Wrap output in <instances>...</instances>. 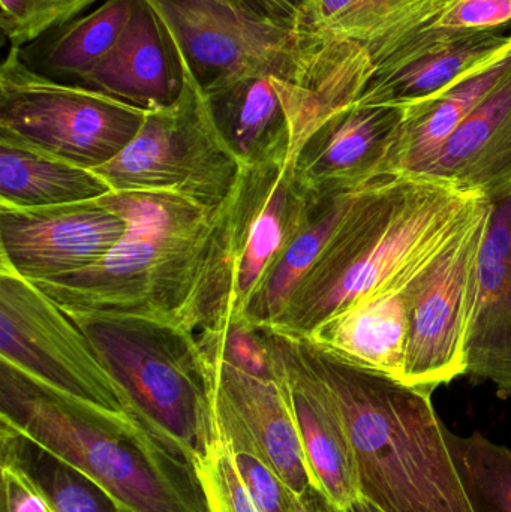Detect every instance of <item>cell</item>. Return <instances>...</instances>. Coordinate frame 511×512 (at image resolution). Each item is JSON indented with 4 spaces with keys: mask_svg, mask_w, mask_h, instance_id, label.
Returning a JSON list of instances; mask_svg holds the SVG:
<instances>
[{
    "mask_svg": "<svg viewBox=\"0 0 511 512\" xmlns=\"http://www.w3.org/2000/svg\"><path fill=\"white\" fill-rule=\"evenodd\" d=\"M149 111L80 84L62 83L9 48L0 66V140L96 170L134 140Z\"/></svg>",
    "mask_w": 511,
    "mask_h": 512,
    "instance_id": "obj_6",
    "label": "cell"
},
{
    "mask_svg": "<svg viewBox=\"0 0 511 512\" xmlns=\"http://www.w3.org/2000/svg\"><path fill=\"white\" fill-rule=\"evenodd\" d=\"M144 2L164 24L183 68L204 93L267 74L308 89L317 51L299 20L255 14L231 0Z\"/></svg>",
    "mask_w": 511,
    "mask_h": 512,
    "instance_id": "obj_7",
    "label": "cell"
},
{
    "mask_svg": "<svg viewBox=\"0 0 511 512\" xmlns=\"http://www.w3.org/2000/svg\"><path fill=\"white\" fill-rule=\"evenodd\" d=\"M488 200L429 174H389L369 183L270 328L311 336L339 310L413 273Z\"/></svg>",
    "mask_w": 511,
    "mask_h": 512,
    "instance_id": "obj_2",
    "label": "cell"
},
{
    "mask_svg": "<svg viewBox=\"0 0 511 512\" xmlns=\"http://www.w3.org/2000/svg\"><path fill=\"white\" fill-rule=\"evenodd\" d=\"M128 231L102 261L35 283L68 315L122 316L167 322L195 336L228 318L225 225L228 200L203 206L174 192H111Z\"/></svg>",
    "mask_w": 511,
    "mask_h": 512,
    "instance_id": "obj_1",
    "label": "cell"
},
{
    "mask_svg": "<svg viewBox=\"0 0 511 512\" xmlns=\"http://www.w3.org/2000/svg\"><path fill=\"white\" fill-rule=\"evenodd\" d=\"M219 134L245 167L309 135L326 119L311 90L278 75H254L206 93Z\"/></svg>",
    "mask_w": 511,
    "mask_h": 512,
    "instance_id": "obj_17",
    "label": "cell"
},
{
    "mask_svg": "<svg viewBox=\"0 0 511 512\" xmlns=\"http://www.w3.org/2000/svg\"><path fill=\"white\" fill-rule=\"evenodd\" d=\"M306 140V135H299L285 149L243 168L236 189L228 198L227 322L243 319L267 271L320 200L297 176V155Z\"/></svg>",
    "mask_w": 511,
    "mask_h": 512,
    "instance_id": "obj_11",
    "label": "cell"
},
{
    "mask_svg": "<svg viewBox=\"0 0 511 512\" xmlns=\"http://www.w3.org/2000/svg\"><path fill=\"white\" fill-rule=\"evenodd\" d=\"M78 84L152 111L179 98L185 75L164 24L144 0H137L116 47Z\"/></svg>",
    "mask_w": 511,
    "mask_h": 512,
    "instance_id": "obj_19",
    "label": "cell"
},
{
    "mask_svg": "<svg viewBox=\"0 0 511 512\" xmlns=\"http://www.w3.org/2000/svg\"><path fill=\"white\" fill-rule=\"evenodd\" d=\"M0 360L75 402L144 429L132 414L122 388L71 316L35 283L2 265Z\"/></svg>",
    "mask_w": 511,
    "mask_h": 512,
    "instance_id": "obj_9",
    "label": "cell"
},
{
    "mask_svg": "<svg viewBox=\"0 0 511 512\" xmlns=\"http://www.w3.org/2000/svg\"><path fill=\"white\" fill-rule=\"evenodd\" d=\"M293 339L341 406L359 499L380 512H476L432 403L434 391L363 369L306 337Z\"/></svg>",
    "mask_w": 511,
    "mask_h": 512,
    "instance_id": "obj_3",
    "label": "cell"
},
{
    "mask_svg": "<svg viewBox=\"0 0 511 512\" xmlns=\"http://www.w3.org/2000/svg\"><path fill=\"white\" fill-rule=\"evenodd\" d=\"M335 512H350L348 510H341V508L336 507Z\"/></svg>",
    "mask_w": 511,
    "mask_h": 512,
    "instance_id": "obj_37",
    "label": "cell"
},
{
    "mask_svg": "<svg viewBox=\"0 0 511 512\" xmlns=\"http://www.w3.org/2000/svg\"><path fill=\"white\" fill-rule=\"evenodd\" d=\"M456 0H302L299 26L326 57L333 110L353 104L377 69Z\"/></svg>",
    "mask_w": 511,
    "mask_h": 512,
    "instance_id": "obj_12",
    "label": "cell"
},
{
    "mask_svg": "<svg viewBox=\"0 0 511 512\" xmlns=\"http://www.w3.org/2000/svg\"><path fill=\"white\" fill-rule=\"evenodd\" d=\"M2 512H56L29 475L2 457Z\"/></svg>",
    "mask_w": 511,
    "mask_h": 512,
    "instance_id": "obj_33",
    "label": "cell"
},
{
    "mask_svg": "<svg viewBox=\"0 0 511 512\" xmlns=\"http://www.w3.org/2000/svg\"><path fill=\"white\" fill-rule=\"evenodd\" d=\"M236 5L278 20H297L302 0H231Z\"/></svg>",
    "mask_w": 511,
    "mask_h": 512,
    "instance_id": "obj_34",
    "label": "cell"
},
{
    "mask_svg": "<svg viewBox=\"0 0 511 512\" xmlns=\"http://www.w3.org/2000/svg\"><path fill=\"white\" fill-rule=\"evenodd\" d=\"M447 442L474 511L511 512L509 448L480 433L459 436L449 429Z\"/></svg>",
    "mask_w": 511,
    "mask_h": 512,
    "instance_id": "obj_28",
    "label": "cell"
},
{
    "mask_svg": "<svg viewBox=\"0 0 511 512\" xmlns=\"http://www.w3.org/2000/svg\"><path fill=\"white\" fill-rule=\"evenodd\" d=\"M404 110L387 105L350 104L333 111L299 150L297 176L317 198L365 188L389 176L390 152Z\"/></svg>",
    "mask_w": 511,
    "mask_h": 512,
    "instance_id": "obj_16",
    "label": "cell"
},
{
    "mask_svg": "<svg viewBox=\"0 0 511 512\" xmlns=\"http://www.w3.org/2000/svg\"><path fill=\"white\" fill-rule=\"evenodd\" d=\"M511 56L441 95L404 110V120L390 152L387 173L423 174L459 126L504 80Z\"/></svg>",
    "mask_w": 511,
    "mask_h": 512,
    "instance_id": "obj_23",
    "label": "cell"
},
{
    "mask_svg": "<svg viewBox=\"0 0 511 512\" xmlns=\"http://www.w3.org/2000/svg\"><path fill=\"white\" fill-rule=\"evenodd\" d=\"M183 75L179 98L149 111L126 149L93 171L113 192H174L218 207L233 195L245 165L219 134L204 90L188 69Z\"/></svg>",
    "mask_w": 511,
    "mask_h": 512,
    "instance_id": "obj_8",
    "label": "cell"
},
{
    "mask_svg": "<svg viewBox=\"0 0 511 512\" xmlns=\"http://www.w3.org/2000/svg\"><path fill=\"white\" fill-rule=\"evenodd\" d=\"M99 174L45 155L39 150L0 140V204L53 207L99 200L111 194Z\"/></svg>",
    "mask_w": 511,
    "mask_h": 512,
    "instance_id": "obj_25",
    "label": "cell"
},
{
    "mask_svg": "<svg viewBox=\"0 0 511 512\" xmlns=\"http://www.w3.org/2000/svg\"><path fill=\"white\" fill-rule=\"evenodd\" d=\"M137 0H105L101 6L21 48L24 62L62 83L78 84L95 71L122 38Z\"/></svg>",
    "mask_w": 511,
    "mask_h": 512,
    "instance_id": "obj_24",
    "label": "cell"
},
{
    "mask_svg": "<svg viewBox=\"0 0 511 512\" xmlns=\"http://www.w3.org/2000/svg\"><path fill=\"white\" fill-rule=\"evenodd\" d=\"M423 264L395 285L339 310L306 339L356 366L404 381L410 333L407 288Z\"/></svg>",
    "mask_w": 511,
    "mask_h": 512,
    "instance_id": "obj_21",
    "label": "cell"
},
{
    "mask_svg": "<svg viewBox=\"0 0 511 512\" xmlns=\"http://www.w3.org/2000/svg\"><path fill=\"white\" fill-rule=\"evenodd\" d=\"M423 174L494 201L511 192V69Z\"/></svg>",
    "mask_w": 511,
    "mask_h": 512,
    "instance_id": "obj_22",
    "label": "cell"
},
{
    "mask_svg": "<svg viewBox=\"0 0 511 512\" xmlns=\"http://www.w3.org/2000/svg\"><path fill=\"white\" fill-rule=\"evenodd\" d=\"M69 316L122 388L138 423L194 469L216 433L215 372L195 334L153 319Z\"/></svg>",
    "mask_w": 511,
    "mask_h": 512,
    "instance_id": "obj_5",
    "label": "cell"
},
{
    "mask_svg": "<svg viewBox=\"0 0 511 512\" xmlns=\"http://www.w3.org/2000/svg\"><path fill=\"white\" fill-rule=\"evenodd\" d=\"M491 204L467 375L492 382L500 396L511 399V192Z\"/></svg>",
    "mask_w": 511,
    "mask_h": 512,
    "instance_id": "obj_20",
    "label": "cell"
},
{
    "mask_svg": "<svg viewBox=\"0 0 511 512\" xmlns=\"http://www.w3.org/2000/svg\"><path fill=\"white\" fill-rule=\"evenodd\" d=\"M233 451V450H231ZM237 469L260 512H294L302 496L296 495L272 469L248 454L233 453Z\"/></svg>",
    "mask_w": 511,
    "mask_h": 512,
    "instance_id": "obj_32",
    "label": "cell"
},
{
    "mask_svg": "<svg viewBox=\"0 0 511 512\" xmlns=\"http://www.w3.org/2000/svg\"><path fill=\"white\" fill-rule=\"evenodd\" d=\"M275 339L282 361V382L315 489L336 507L350 510L360 498L359 472L341 406L329 385L306 363L296 340L278 331Z\"/></svg>",
    "mask_w": 511,
    "mask_h": 512,
    "instance_id": "obj_18",
    "label": "cell"
},
{
    "mask_svg": "<svg viewBox=\"0 0 511 512\" xmlns=\"http://www.w3.org/2000/svg\"><path fill=\"white\" fill-rule=\"evenodd\" d=\"M99 0H0V27L9 48H23L71 23Z\"/></svg>",
    "mask_w": 511,
    "mask_h": 512,
    "instance_id": "obj_31",
    "label": "cell"
},
{
    "mask_svg": "<svg viewBox=\"0 0 511 512\" xmlns=\"http://www.w3.org/2000/svg\"><path fill=\"white\" fill-rule=\"evenodd\" d=\"M2 457L26 471L56 512H119L92 481L17 433L0 427Z\"/></svg>",
    "mask_w": 511,
    "mask_h": 512,
    "instance_id": "obj_27",
    "label": "cell"
},
{
    "mask_svg": "<svg viewBox=\"0 0 511 512\" xmlns=\"http://www.w3.org/2000/svg\"><path fill=\"white\" fill-rule=\"evenodd\" d=\"M359 191L357 189L317 201L299 233L273 262L263 282L252 295L243 321L261 327H270L275 322L300 280L338 230Z\"/></svg>",
    "mask_w": 511,
    "mask_h": 512,
    "instance_id": "obj_26",
    "label": "cell"
},
{
    "mask_svg": "<svg viewBox=\"0 0 511 512\" xmlns=\"http://www.w3.org/2000/svg\"><path fill=\"white\" fill-rule=\"evenodd\" d=\"M207 512H260L252 501L233 451L224 436L216 433L203 456L194 465Z\"/></svg>",
    "mask_w": 511,
    "mask_h": 512,
    "instance_id": "obj_30",
    "label": "cell"
},
{
    "mask_svg": "<svg viewBox=\"0 0 511 512\" xmlns=\"http://www.w3.org/2000/svg\"><path fill=\"white\" fill-rule=\"evenodd\" d=\"M128 221L99 200L53 207L0 204V265L32 283L98 264L125 237Z\"/></svg>",
    "mask_w": 511,
    "mask_h": 512,
    "instance_id": "obj_13",
    "label": "cell"
},
{
    "mask_svg": "<svg viewBox=\"0 0 511 512\" xmlns=\"http://www.w3.org/2000/svg\"><path fill=\"white\" fill-rule=\"evenodd\" d=\"M335 510L336 505H333L320 490L312 487L302 496L299 507L294 512H335Z\"/></svg>",
    "mask_w": 511,
    "mask_h": 512,
    "instance_id": "obj_35",
    "label": "cell"
},
{
    "mask_svg": "<svg viewBox=\"0 0 511 512\" xmlns=\"http://www.w3.org/2000/svg\"><path fill=\"white\" fill-rule=\"evenodd\" d=\"M511 56V26L456 32L429 24L387 59L353 104H423Z\"/></svg>",
    "mask_w": 511,
    "mask_h": 512,
    "instance_id": "obj_15",
    "label": "cell"
},
{
    "mask_svg": "<svg viewBox=\"0 0 511 512\" xmlns=\"http://www.w3.org/2000/svg\"><path fill=\"white\" fill-rule=\"evenodd\" d=\"M212 363L216 426L233 453L255 457L296 495H305L315 486L284 382L227 361Z\"/></svg>",
    "mask_w": 511,
    "mask_h": 512,
    "instance_id": "obj_14",
    "label": "cell"
},
{
    "mask_svg": "<svg viewBox=\"0 0 511 512\" xmlns=\"http://www.w3.org/2000/svg\"><path fill=\"white\" fill-rule=\"evenodd\" d=\"M350 512H380L377 508L372 507L368 502L363 501V499H357L356 504L348 510Z\"/></svg>",
    "mask_w": 511,
    "mask_h": 512,
    "instance_id": "obj_36",
    "label": "cell"
},
{
    "mask_svg": "<svg viewBox=\"0 0 511 512\" xmlns=\"http://www.w3.org/2000/svg\"><path fill=\"white\" fill-rule=\"evenodd\" d=\"M0 427L80 472L119 512H207L194 469L149 432L75 402L5 360Z\"/></svg>",
    "mask_w": 511,
    "mask_h": 512,
    "instance_id": "obj_4",
    "label": "cell"
},
{
    "mask_svg": "<svg viewBox=\"0 0 511 512\" xmlns=\"http://www.w3.org/2000/svg\"><path fill=\"white\" fill-rule=\"evenodd\" d=\"M491 200L408 283L404 384L434 391L467 375L468 340Z\"/></svg>",
    "mask_w": 511,
    "mask_h": 512,
    "instance_id": "obj_10",
    "label": "cell"
},
{
    "mask_svg": "<svg viewBox=\"0 0 511 512\" xmlns=\"http://www.w3.org/2000/svg\"><path fill=\"white\" fill-rule=\"evenodd\" d=\"M198 345L212 361H227L258 378L282 382V361L270 327L230 321L215 333L200 334Z\"/></svg>",
    "mask_w": 511,
    "mask_h": 512,
    "instance_id": "obj_29",
    "label": "cell"
}]
</instances>
